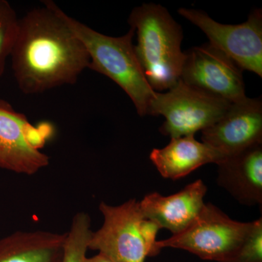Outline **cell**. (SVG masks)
Segmentation results:
<instances>
[{"label": "cell", "instance_id": "cell-1", "mask_svg": "<svg viewBox=\"0 0 262 262\" xmlns=\"http://www.w3.org/2000/svg\"><path fill=\"white\" fill-rule=\"evenodd\" d=\"M19 19L18 34L11 57L13 75L24 94H42L65 84H73L90 58L82 43L51 0Z\"/></svg>", "mask_w": 262, "mask_h": 262}, {"label": "cell", "instance_id": "cell-2", "mask_svg": "<svg viewBox=\"0 0 262 262\" xmlns=\"http://www.w3.org/2000/svg\"><path fill=\"white\" fill-rule=\"evenodd\" d=\"M128 24L137 33L134 49L150 87L157 93L171 89L180 80L184 59L182 27L154 3L134 8Z\"/></svg>", "mask_w": 262, "mask_h": 262}, {"label": "cell", "instance_id": "cell-3", "mask_svg": "<svg viewBox=\"0 0 262 262\" xmlns=\"http://www.w3.org/2000/svg\"><path fill=\"white\" fill-rule=\"evenodd\" d=\"M62 18L80 39L90 58L89 69L111 79L130 97L140 116L147 115L155 94L136 56L134 29L121 37H110L90 28L61 10Z\"/></svg>", "mask_w": 262, "mask_h": 262}, {"label": "cell", "instance_id": "cell-4", "mask_svg": "<svg viewBox=\"0 0 262 262\" xmlns=\"http://www.w3.org/2000/svg\"><path fill=\"white\" fill-rule=\"evenodd\" d=\"M231 103L179 80L165 93H157L147 115H163L160 132L170 139L194 136L218 121Z\"/></svg>", "mask_w": 262, "mask_h": 262}, {"label": "cell", "instance_id": "cell-5", "mask_svg": "<svg viewBox=\"0 0 262 262\" xmlns=\"http://www.w3.org/2000/svg\"><path fill=\"white\" fill-rule=\"evenodd\" d=\"M251 222L232 220L218 207L205 203L195 220L182 232L157 242V247L184 250L201 259L227 262L237 251Z\"/></svg>", "mask_w": 262, "mask_h": 262}, {"label": "cell", "instance_id": "cell-6", "mask_svg": "<svg viewBox=\"0 0 262 262\" xmlns=\"http://www.w3.org/2000/svg\"><path fill=\"white\" fill-rule=\"evenodd\" d=\"M51 131L48 125L34 126L26 115L0 99V168L27 176L46 168L50 158L40 149Z\"/></svg>", "mask_w": 262, "mask_h": 262}, {"label": "cell", "instance_id": "cell-7", "mask_svg": "<svg viewBox=\"0 0 262 262\" xmlns=\"http://www.w3.org/2000/svg\"><path fill=\"white\" fill-rule=\"evenodd\" d=\"M102 227L93 232L89 250L97 251L113 262H145L148 251L141 233L144 220L140 203L130 199L120 206L101 202Z\"/></svg>", "mask_w": 262, "mask_h": 262}, {"label": "cell", "instance_id": "cell-8", "mask_svg": "<svg viewBox=\"0 0 262 262\" xmlns=\"http://www.w3.org/2000/svg\"><path fill=\"white\" fill-rule=\"evenodd\" d=\"M179 14L201 29L210 44L223 52L243 71L262 77V10L251 12L237 25L218 23L205 12L180 8Z\"/></svg>", "mask_w": 262, "mask_h": 262}, {"label": "cell", "instance_id": "cell-9", "mask_svg": "<svg viewBox=\"0 0 262 262\" xmlns=\"http://www.w3.org/2000/svg\"><path fill=\"white\" fill-rule=\"evenodd\" d=\"M180 80L229 103L247 97L243 70L210 43L184 52Z\"/></svg>", "mask_w": 262, "mask_h": 262}, {"label": "cell", "instance_id": "cell-10", "mask_svg": "<svg viewBox=\"0 0 262 262\" xmlns=\"http://www.w3.org/2000/svg\"><path fill=\"white\" fill-rule=\"evenodd\" d=\"M202 141L226 157L262 144L261 98L231 103L218 121L202 131Z\"/></svg>", "mask_w": 262, "mask_h": 262}, {"label": "cell", "instance_id": "cell-11", "mask_svg": "<svg viewBox=\"0 0 262 262\" xmlns=\"http://www.w3.org/2000/svg\"><path fill=\"white\" fill-rule=\"evenodd\" d=\"M207 187L201 179L188 184L180 192L169 196L150 193L141 202L140 208L146 220L167 229L173 235L188 228L204 206Z\"/></svg>", "mask_w": 262, "mask_h": 262}, {"label": "cell", "instance_id": "cell-12", "mask_svg": "<svg viewBox=\"0 0 262 262\" xmlns=\"http://www.w3.org/2000/svg\"><path fill=\"white\" fill-rule=\"evenodd\" d=\"M218 165L217 183L239 203L262 205V144L226 157Z\"/></svg>", "mask_w": 262, "mask_h": 262}, {"label": "cell", "instance_id": "cell-13", "mask_svg": "<svg viewBox=\"0 0 262 262\" xmlns=\"http://www.w3.org/2000/svg\"><path fill=\"white\" fill-rule=\"evenodd\" d=\"M226 156L218 150L198 141L194 136L173 138L162 149H154L149 159L162 177L177 180L208 163H220Z\"/></svg>", "mask_w": 262, "mask_h": 262}, {"label": "cell", "instance_id": "cell-14", "mask_svg": "<svg viewBox=\"0 0 262 262\" xmlns=\"http://www.w3.org/2000/svg\"><path fill=\"white\" fill-rule=\"evenodd\" d=\"M66 233L17 231L0 239V262H62Z\"/></svg>", "mask_w": 262, "mask_h": 262}, {"label": "cell", "instance_id": "cell-15", "mask_svg": "<svg viewBox=\"0 0 262 262\" xmlns=\"http://www.w3.org/2000/svg\"><path fill=\"white\" fill-rule=\"evenodd\" d=\"M93 233L89 213L78 212L74 215L70 230L67 232L62 262H83Z\"/></svg>", "mask_w": 262, "mask_h": 262}, {"label": "cell", "instance_id": "cell-16", "mask_svg": "<svg viewBox=\"0 0 262 262\" xmlns=\"http://www.w3.org/2000/svg\"><path fill=\"white\" fill-rule=\"evenodd\" d=\"M19 18L9 3L0 0V77L11 55L18 34Z\"/></svg>", "mask_w": 262, "mask_h": 262}, {"label": "cell", "instance_id": "cell-17", "mask_svg": "<svg viewBox=\"0 0 262 262\" xmlns=\"http://www.w3.org/2000/svg\"><path fill=\"white\" fill-rule=\"evenodd\" d=\"M227 262H262V219L252 222L242 244Z\"/></svg>", "mask_w": 262, "mask_h": 262}, {"label": "cell", "instance_id": "cell-18", "mask_svg": "<svg viewBox=\"0 0 262 262\" xmlns=\"http://www.w3.org/2000/svg\"><path fill=\"white\" fill-rule=\"evenodd\" d=\"M160 229L159 226L152 221L144 219L141 222V233L148 251V256H158L160 250L157 247V234Z\"/></svg>", "mask_w": 262, "mask_h": 262}, {"label": "cell", "instance_id": "cell-19", "mask_svg": "<svg viewBox=\"0 0 262 262\" xmlns=\"http://www.w3.org/2000/svg\"><path fill=\"white\" fill-rule=\"evenodd\" d=\"M83 262H113L110 258L105 256L104 255L101 253H98L96 256H92V257H87L86 256L84 258Z\"/></svg>", "mask_w": 262, "mask_h": 262}]
</instances>
